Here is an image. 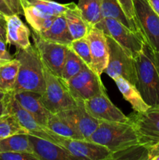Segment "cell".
Returning a JSON list of instances; mask_svg holds the SVG:
<instances>
[{"label": "cell", "instance_id": "1", "mask_svg": "<svg viewBox=\"0 0 159 160\" xmlns=\"http://www.w3.org/2000/svg\"><path fill=\"white\" fill-rule=\"evenodd\" d=\"M14 57L20 61V68L12 92L26 91L42 95L45 89L44 66L34 45L17 48Z\"/></svg>", "mask_w": 159, "mask_h": 160}, {"label": "cell", "instance_id": "2", "mask_svg": "<svg viewBox=\"0 0 159 160\" xmlns=\"http://www.w3.org/2000/svg\"><path fill=\"white\" fill-rule=\"evenodd\" d=\"M136 87L150 106H159V67L152 48L145 42L140 54L135 58Z\"/></svg>", "mask_w": 159, "mask_h": 160}, {"label": "cell", "instance_id": "3", "mask_svg": "<svg viewBox=\"0 0 159 160\" xmlns=\"http://www.w3.org/2000/svg\"><path fill=\"white\" fill-rule=\"evenodd\" d=\"M87 139L106 147L112 153L140 144L135 128L130 121H101L94 132Z\"/></svg>", "mask_w": 159, "mask_h": 160}, {"label": "cell", "instance_id": "4", "mask_svg": "<svg viewBox=\"0 0 159 160\" xmlns=\"http://www.w3.org/2000/svg\"><path fill=\"white\" fill-rule=\"evenodd\" d=\"M43 66L45 89L41 98L45 107L51 113L77 107L79 103L72 96L65 81Z\"/></svg>", "mask_w": 159, "mask_h": 160}, {"label": "cell", "instance_id": "5", "mask_svg": "<svg viewBox=\"0 0 159 160\" xmlns=\"http://www.w3.org/2000/svg\"><path fill=\"white\" fill-rule=\"evenodd\" d=\"M96 28L113 38L129 56L135 59L142 51L145 41L141 34L132 31L112 18H103Z\"/></svg>", "mask_w": 159, "mask_h": 160}, {"label": "cell", "instance_id": "6", "mask_svg": "<svg viewBox=\"0 0 159 160\" xmlns=\"http://www.w3.org/2000/svg\"><path fill=\"white\" fill-rule=\"evenodd\" d=\"M65 83L72 96L79 104L106 92L101 76L87 66Z\"/></svg>", "mask_w": 159, "mask_h": 160}, {"label": "cell", "instance_id": "7", "mask_svg": "<svg viewBox=\"0 0 159 160\" xmlns=\"http://www.w3.org/2000/svg\"><path fill=\"white\" fill-rule=\"evenodd\" d=\"M108 45V62L104 73L112 80L118 76L123 77L136 86L137 72L135 59L129 56L113 38L106 34Z\"/></svg>", "mask_w": 159, "mask_h": 160}, {"label": "cell", "instance_id": "8", "mask_svg": "<svg viewBox=\"0 0 159 160\" xmlns=\"http://www.w3.org/2000/svg\"><path fill=\"white\" fill-rule=\"evenodd\" d=\"M136 20L145 42L154 52H159V16L148 0H132Z\"/></svg>", "mask_w": 159, "mask_h": 160}, {"label": "cell", "instance_id": "9", "mask_svg": "<svg viewBox=\"0 0 159 160\" xmlns=\"http://www.w3.org/2000/svg\"><path fill=\"white\" fill-rule=\"evenodd\" d=\"M129 117L140 144L149 147L159 142V106H151L143 112H134Z\"/></svg>", "mask_w": 159, "mask_h": 160}, {"label": "cell", "instance_id": "10", "mask_svg": "<svg viewBox=\"0 0 159 160\" xmlns=\"http://www.w3.org/2000/svg\"><path fill=\"white\" fill-rule=\"evenodd\" d=\"M9 112L13 115L22 128L26 131L27 134L46 139L57 145H61L62 136L51 131L49 128L40 124L34 117L28 112L24 108L22 107L20 103L14 98L12 94H9V103H8Z\"/></svg>", "mask_w": 159, "mask_h": 160}, {"label": "cell", "instance_id": "11", "mask_svg": "<svg viewBox=\"0 0 159 160\" xmlns=\"http://www.w3.org/2000/svg\"><path fill=\"white\" fill-rule=\"evenodd\" d=\"M32 38L44 65L51 73L61 78L68 46L45 40L35 32L33 33Z\"/></svg>", "mask_w": 159, "mask_h": 160}, {"label": "cell", "instance_id": "12", "mask_svg": "<svg viewBox=\"0 0 159 160\" xmlns=\"http://www.w3.org/2000/svg\"><path fill=\"white\" fill-rule=\"evenodd\" d=\"M86 111L94 118L100 121L129 122V117L125 115L118 107L109 99L107 93L99 94L84 102Z\"/></svg>", "mask_w": 159, "mask_h": 160}, {"label": "cell", "instance_id": "13", "mask_svg": "<svg viewBox=\"0 0 159 160\" xmlns=\"http://www.w3.org/2000/svg\"><path fill=\"white\" fill-rule=\"evenodd\" d=\"M61 145L77 159L112 160V152L110 150L87 139H72L62 137Z\"/></svg>", "mask_w": 159, "mask_h": 160}, {"label": "cell", "instance_id": "14", "mask_svg": "<svg viewBox=\"0 0 159 160\" xmlns=\"http://www.w3.org/2000/svg\"><path fill=\"white\" fill-rule=\"evenodd\" d=\"M91 55V69L101 76L108 62L109 51L107 38L102 30L93 27L87 34Z\"/></svg>", "mask_w": 159, "mask_h": 160}, {"label": "cell", "instance_id": "15", "mask_svg": "<svg viewBox=\"0 0 159 160\" xmlns=\"http://www.w3.org/2000/svg\"><path fill=\"white\" fill-rule=\"evenodd\" d=\"M33 153L40 160H76L75 156L64 147L52 142L28 134Z\"/></svg>", "mask_w": 159, "mask_h": 160}, {"label": "cell", "instance_id": "16", "mask_svg": "<svg viewBox=\"0 0 159 160\" xmlns=\"http://www.w3.org/2000/svg\"><path fill=\"white\" fill-rule=\"evenodd\" d=\"M20 106L34 117L40 124L46 127L51 112L47 109L41 101V95L36 92H17L11 93Z\"/></svg>", "mask_w": 159, "mask_h": 160}, {"label": "cell", "instance_id": "17", "mask_svg": "<svg viewBox=\"0 0 159 160\" xmlns=\"http://www.w3.org/2000/svg\"><path fill=\"white\" fill-rule=\"evenodd\" d=\"M58 113L61 114L62 117L68 120L85 139L88 138L94 132L101 122L92 117L86 111L84 103L79 104V106L76 108L62 111Z\"/></svg>", "mask_w": 159, "mask_h": 160}, {"label": "cell", "instance_id": "18", "mask_svg": "<svg viewBox=\"0 0 159 160\" xmlns=\"http://www.w3.org/2000/svg\"><path fill=\"white\" fill-rule=\"evenodd\" d=\"M6 22L7 44L14 45L17 48L22 49H25L31 46V31L23 23L18 14L14 13L6 16Z\"/></svg>", "mask_w": 159, "mask_h": 160}, {"label": "cell", "instance_id": "19", "mask_svg": "<svg viewBox=\"0 0 159 160\" xmlns=\"http://www.w3.org/2000/svg\"><path fill=\"white\" fill-rule=\"evenodd\" d=\"M37 34L45 40L67 46L74 40L70 34L64 14L56 17L52 24L48 30Z\"/></svg>", "mask_w": 159, "mask_h": 160}, {"label": "cell", "instance_id": "20", "mask_svg": "<svg viewBox=\"0 0 159 160\" xmlns=\"http://www.w3.org/2000/svg\"><path fill=\"white\" fill-rule=\"evenodd\" d=\"M123 98L129 102L132 109L136 112H143L151 106L147 104L140 95V92L134 84L128 81L123 77L118 76L113 79Z\"/></svg>", "mask_w": 159, "mask_h": 160}, {"label": "cell", "instance_id": "21", "mask_svg": "<svg viewBox=\"0 0 159 160\" xmlns=\"http://www.w3.org/2000/svg\"><path fill=\"white\" fill-rule=\"evenodd\" d=\"M64 15L70 34L74 40L87 36L90 30L93 28L83 18L76 3L70 2V7L65 11Z\"/></svg>", "mask_w": 159, "mask_h": 160}, {"label": "cell", "instance_id": "22", "mask_svg": "<svg viewBox=\"0 0 159 160\" xmlns=\"http://www.w3.org/2000/svg\"><path fill=\"white\" fill-rule=\"evenodd\" d=\"M101 9L102 18L118 20L129 29L142 35L138 26L127 17L118 0H101Z\"/></svg>", "mask_w": 159, "mask_h": 160}, {"label": "cell", "instance_id": "23", "mask_svg": "<svg viewBox=\"0 0 159 160\" xmlns=\"http://www.w3.org/2000/svg\"><path fill=\"white\" fill-rule=\"evenodd\" d=\"M20 61L15 57L0 62V91L5 94L12 93L18 76Z\"/></svg>", "mask_w": 159, "mask_h": 160}, {"label": "cell", "instance_id": "24", "mask_svg": "<svg viewBox=\"0 0 159 160\" xmlns=\"http://www.w3.org/2000/svg\"><path fill=\"white\" fill-rule=\"evenodd\" d=\"M47 128L62 137L72 139H85L68 120L59 113H51L48 119Z\"/></svg>", "mask_w": 159, "mask_h": 160}, {"label": "cell", "instance_id": "25", "mask_svg": "<svg viewBox=\"0 0 159 160\" xmlns=\"http://www.w3.org/2000/svg\"><path fill=\"white\" fill-rule=\"evenodd\" d=\"M23 15L27 23L31 25L34 32L41 34L51 27L56 17H48L41 13L34 6L29 5H22Z\"/></svg>", "mask_w": 159, "mask_h": 160}, {"label": "cell", "instance_id": "26", "mask_svg": "<svg viewBox=\"0 0 159 160\" xmlns=\"http://www.w3.org/2000/svg\"><path fill=\"white\" fill-rule=\"evenodd\" d=\"M77 5L83 18L91 27H95L103 20L101 0H79Z\"/></svg>", "mask_w": 159, "mask_h": 160}, {"label": "cell", "instance_id": "27", "mask_svg": "<svg viewBox=\"0 0 159 160\" xmlns=\"http://www.w3.org/2000/svg\"><path fill=\"white\" fill-rule=\"evenodd\" d=\"M20 2L21 5L34 6L41 13L48 17H58L61 14H64L70 6V2L61 4L51 0H20Z\"/></svg>", "mask_w": 159, "mask_h": 160}, {"label": "cell", "instance_id": "28", "mask_svg": "<svg viewBox=\"0 0 159 160\" xmlns=\"http://www.w3.org/2000/svg\"><path fill=\"white\" fill-rule=\"evenodd\" d=\"M29 152L33 153L27 133L15 134L1 139L0 152Z\"/></svg>", "mask_w": 159, "mask_h": 160}, {"label": "cell", "instance_id": "29", "mask_svg": "<svg viewBox=\"0 0 159 160\" xmlns=\"http://www.w3.org/2000/svg\"><path fill=\"white\" fill-rule=\"evenodd\" d=\"M86 66H87L86 63L80 59V57L77 56L68 46L66 57H65V63H64L63 69H62L61 78L64 81H68L69 79L80 72Z\"/></svg>", "mask_w": 159, "mask_h": 160}, {"label": "cell", "instance_id": "30", "mask_svg": "<svg viewBox=\"0 0 159 160\" xmlns=\"http://www.w3.org/2000/svg\"><path fill=\"white\" fill-rule=\"evenodd\" d=\"M20 133H26V131L13 115L8 113L0 117V140Z\"/></svg>", "mask_w": 159, "mask_h": 160}, {"label": "cell", "instance_id": "31", "mask_svg": "<svg viewBox=\"0 0 159 160\" xmlns=\"http://www.w3.org/2000/svg\"><path fill=\"white\" fill-rule=\"evenodd\" d=\"M147 148L138 144L126 149L112 153V160L115 159H143L147 160Z\"/></svg>", "mask_w": 159, "mask_h": 160}, {"label": "cell", "instance_id": "32", "mask_svg": "<svg viewBox=\"0 0 159 160\" xmlns=\"http://www.w3.org/2000/svg\"><path fill=\"white\" fill-rule=\"evenodd\" d=\"M69 47L77 56L80 57V59L85 62L87 67L91 68V55H90V45H89V42L87 36L73 40L72 43L69 45Z\"/></svg>", "mask_w": 159, "mask_h": 160}, {"label": "cell", "instance_id": "33", "mask_svg": "<svg viewBox=\"0 0 159 160\" xmlns=\"http://www.w3.org/2000/svg\"><path fill=\"white\" fill-rule=\"evenodd\" d=\"M0 160H40L29 152H1Z\"/></svg>", "mask_w": 159, "mask_h": 160}, {"label": "cell", "instance_id": "34", "mask_svg": "<svg viewBox=\"0 0 159 160\" xmlns=\"http://www.w3.org/2000/svg\"><path fill=\"white\" fill-rule=\"evenodd\" d=\"M118 2L120 3L121 6L123 7V10L126 12L127 17L132 20L133 23L137 25V20H136L135 12H134L133 4H132V0H118ZM138 26V25H137ZM139 28V27H138Z\"/></svg>", "mask_w": 159, "mask_h": 160}, {"label": "cell", "instance_id": "35", "mask_svg": "<svg viewBox=\"0 0 159 160\" xmlns=\"http://www.w3.org/2000/svg\"><path fill=\"white\" fill-rule=\"evenodd\" d=\"M14 58L10 53L8 52L6 48V43L0 39V62H6V61L11 60Z\"/></svg>", "mask_w": 159, "mask_h": 160}, {"label": "cell", "instance_id": "36", "mask_svg": "<svg viewBox=\"0 0 159 160\" xmlns=\"http://www.w3.org/2000/svg\"><path fill=\"white\" fill-rule=\"evenodd\" d=\"M147 160H159V142L147 148Z\"/></svg>", "mask_w": 159, "mask_h": 160}, {"label": "cell", "instance_id": "37", "mask_svg": "<svg viewBox=\"0 0 159 160\" xmlns=\"http://www.w3.org/2000/svg\"><path fill=\"white\" fill-rule=\"evenodd\" d=\"M6 2L14 13L18 14V15L23 14V8H22L20 0H6Z\"/></svg>", "mask_w": 159, "mask_h": 160}, {"label": "cell", "instance_id": "38", "mask_svg": "<svg viewBox=\"0 0 159 160\" xmlns=\"http://www.w3.org/2000/svg\"><path fill=\"white\" fill-rule=\"evenodd\" d=\"M9 94H6L4 99L0 101V117L6 115V114L9 113V109H8V103H9Z\"/></svg>", "mask_w": 159, "mask_h": 160}, {"label": "cell", "instance_id": "39", "mask_svg": "<svg viewBox=\"0 0 159 160\" xmlns=\"http://www.w3.org/2000/svg\"><path fill=\"white\" fill-rule=\"evenodd\" d=\"M0 39L7 44L6 38V20L0 19Z\"/></svg>", "mask_w": 159, "mask_h": 160}, {"label": "cell", "instance_id": "40", "mask_svg": "<svg viewBox=\"0 0 159 160\" xmlns=\"http://www.w3.org/2000/svg\"><path fill=\"white\" fill-rule=\"evenodd\" d=\"M0 11L2 12L4 14H6V16L14 14L11 8L9 7V6L6 2V0H0Z\"/></svg>", "mask_w": 159, "mask_h": 160}, {"label": "cell", "instance_id": "41", "mask_svg": "<svg viewBox=\"0 0 159 160\" xmlns=\"http://www.w3.org/2000/svg\"><path fill=\"white\" fill-rule=\"evenodd\" d=\"M148 2L154 12L159 16V0H148Z\"/></svg>", "mask_w": 159, "mask_h": 160}, {"label": "cell", "instance_id": "42", "mask_svg": "<svg viewBox=\"0 0 159 160\" xmlns=\"http://www.w3.org/2000/svg\"><path fill=\"white\" fill-rule=\"evenodd\" d=\"M154 57H155L156 62H157V65L159 67V52H154Z\"/></svg>", "mask_w": 159, "mask_h": 160}, {"label": "cell", "instance_id": "43", "mask_svg": "<svg viewBox=\"0 0 159 160\" xmlns=\"http://www.w3.org/2000/svg\"><path fill=\"white\" fill-rule=\"evenodd\" d=\"M6 94H5L4 92H2L0 91V101H2V99H4L5 97H6Z\"/></svg>", "mask_w": 159, "mask_h": 160}, {"label": "cell", "instance_id": "44", "mask_svg": "<svg viewBox=\"0 0 159 160\" xmlns=\"http://www.w3.org/2000/svg\"><path fill=\"white\" fill-rule=\"evenodd\" d=\"M6 14H4L2 12L0 11V19H1V20H6Z\"/></svg>", "mask_w": 159, "mask_h": 160}]
</instances>
